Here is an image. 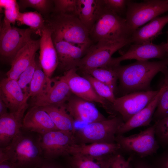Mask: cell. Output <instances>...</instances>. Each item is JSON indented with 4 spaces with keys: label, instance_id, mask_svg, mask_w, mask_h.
Listing matches in <instances>:
<instances>
[{
    "label": "cell",
    "instance_id": "obj_27",
    "mask_svg": "<svg viewBox=\"0 0 168 168\" xmlns=\"http://www.w3.org/2000/svg\"><path fill=\"white\" fill-rule=\"evenodd\" d=\"M54 78L48 77L37 62L36 69L29 88V96L34 98L44 93L51 85Z\"/></svg>",
    "mask_w": 168,
    "mask_h": 168
},
{
    "label": "cell",
    "instance_id": "obj_26",
    "mask_svg": "<svg viewBox=\"0 0 168 168\" xmlns=\"http://www.w3.org/2000/svg\"><path fill=\"white\" fill-rule=\"evenodd\" d=\"M64 105L42 107L49 114L58 130L74 133L76 130L74 126L75 121L67 111Z\"/></svg>",
    "mask_w": 168,
    "mask_h": 168
},
{
    "label": "cell",
    "instance_id": "obj_34",
    "mask_svg": "<svg viewBox=\"0 0 168 168\" xmlns=\"http://www.w3.org/2000/svg\"><path fill=\"white\" fill-rule=\"evenodd\" d=\"M83 76L90 81L95 91L98 96L106 100L110 104L114 102L116 98L114 93L108 85L89 74H83Z\"/></svg>",
    "mask_w": 168,
    "mask_h": 168
},
{
    "label": "cell",
    "instance_id": "obj_32",
    "mask_svg": "<svg viewBox=\"0 0 168 168\" xmlns=\"http://www.w3.org/2000/svg\"><path fill=\"white\" fill-rule=\"evenodd\" d=\"M67 156L68 168H104L100 162L79 154Z\"/></svg>",
    "mask_w": 168,
    "mask_h": 168
},
{
    "label": "cell",
    "instance_id": "obj_22",
    "mask_svg": "<svg viewBox=\"0 0 168 168\" xmlns=\"http://www.w3.org/2000/svg\"><path fill=\"white\" fill-rule=\"evenodd\" d=\"M120 149L119 145L116 142L75 144L69 147L68 153V155L79 154L99 161L109 156L120 152Z\"/></svg>",
    "mask_w": 168,
    "mask_h": 168
},
{
    "label": "cell",
    "instance_id": "obj_18",
    "mask_svg": "<svg viewBox=\"0 0 168 168\" xmlns=\"http://www.w3.org/2000/svg\"><path fill=\"white\" fill-rule=\"evenodd\" d=\"M28 106L26 105L17 111L0 116V148L9 145L21 132L24 113Z\"/></svg>",
    "mask_w": 168,
    "mask_h": 168
},
{
    "label": "cell",
    "instance_id": "obj_2",
    "mask_svg": "<svg viewBox=\"0 0 168 168\" xmlns=\"http://www.w3.org/2000/svg\"><path fill=\"white\" fill-rule=\"evenodd\" d=\"M44 18L53 41L63 40L87 49L93 44L89 30L76 15L52 12Z\"/></svg>",
    "mask_w": 168,
    "mask_h": 168
},
{
    "label": "cell",
    "instance_id": "obj_19",
    "mask_svg": "<svg viewBox=\"0 0 168 168\" xmlns=\"http://www.w3.org/2000/svg\"><path fill=\"white\" fill-rule=\"evenodd\" d=\"M22 128L39 135L58 130L49 114L42 107L37 106H32L24 115Z\"/></svg>",
    "mask_w": 168,
    "mask_h": 168
},
{
    "label": "cell",
    "instance_id": "obj_8",
    "mask_svg": "<svg viewBox=\"0 0 168 168\" xmlns=\"http://www.w3.org/2000/svg\"><path fill=\"white\" fill-rule=\"evenodd\" d=\"M168 11V0H148L140 2L128 0L125 18L133 31Z\"/></svg>",
    "mask_w": 168,
    "mask_h": 168
},
{
    "label": "cell",
    "instance_id": "obj_39",
    "mask_svg": "<svg viewBox=\"0 0 168 168\" xmlns=\"http://www.w3.org/2000/svg\"><path fill=\"white\" fill-rule=\"evenodd\" d=\"M163 149L160 153L150 156L152 168H168V147Z\"/></svg>",
    "mask_w": 168,
    "mask_h": 168
},
{
    "label": "cell",
    "instance_id": "obj_25",
    "mask_svg": "<svg viewBox=\"0 0 168 168\" xmlns=\"http://www.w3.org/2000/svg\"><path fill=\"white\" fill-rule=\"evenodd\" d=\"M103 7V0H77V16L90 31Z\"/></svg>",
    "mask_w": 168,
    "mask_h": 168
},
{
    "label": "cell",
    "instance_id": "obj_30",
    "mask_svg": "<svg viewBox=\"0 0 168 168\" xmlns=\"http://www.w3.org/2000/svg\"><path fill=\"white\" fill-rule=\"evenodd\" d=\"M18 4L20 9L33 8L44 18L49 16L54 10V1L52 0H20Z\"/></svg>",
    "mask_w": 168,
    "mask_h": 168
},
{
    "label": "cell",
    "instance_id": "obj_17",
    "mask_svg": "<svg viewBox=\"0 0 168 168\" xmlns=\"http://www.w3.org/2000/svg\"><path fill=\"white\" fill-rule=\"evenodd\" d=\"M40 40L39 62L45 74L51 78L57 68L58 61L51 32L46 25L42 30Z\"/></svg>",
    "mask_w": 168,
    "mask_h": 168
},
{
    "label": "cell",
    "instance_id": "obj_1",
    "mask_svg": "<svg viewBox=\"0 0 168 168\" xmlns=\"http://www.w3.org/2000/svg\"><path fill=\"white\" fill-rule=\"evenodd\" d=\"M168 66L167 58L159 61H137L128 65L112 68L116 72L120 87L124 95L151 90L150 84L159 72L163 73Z\"/></svg>",
    "mask_w": 168,
    "mask_h": 168
},
{
    "label": "cell",
    "instance_id": "obj_41",
    "mask_svg": "<svg viewBox=\"0 0 168 168\" xmlns=\"http://www.w3.org/2000/svg\"><path fill=\"white\" fill-rule=\"evenodd\" d=\"M131 163L133 168H152L149 162L145 158H141L133 156Z\"/></svg>",
    "mask_w": 168,
    "mask_h": 168
},
{
    "label": "cell",
    "instance_id": "obj_43",
    "mask_svg": "<svg viewBox=\"0 0 168 168\" xmlns=\"http://www.w3.org/2000/svg\"><path fill=\"white\" fill-rule=\"evenodd\" d=\"M8 107L4 102L0 99V116L7 113Z\"/></svg>",
    "mask_w": 168,
    "mask_h": 168
},
{
    "label": "cell",
    "instance_id": "obj_23",
    "mask_svg": "<svg viewBox=\"0 0 168 168\" xmlns=\"http://www.w3.org/2000/svg\"><path fill=\"white\" fill-rule=\"evenodd\" d=\"M40 40H31L17 54L11 63V67L6 73L7 78L17 81L20 76L35 58L40 49Z\"/></svg>",
    "mask_w": 168,
    "mask_h": 168
},
{
    "label": "cell",
    "instance_id": "obj_21",
    "mask_svg": "<svg viewBox=\"0 0 168 168\" xmlns=\"http://www.w3.org/2000/svg\"><path fill=\"white\" fill-rule=\"evenodd\" d=\"M168 87V84L163 83L156 95L149 103L127 122L124 123L118 129L116 135H123L136 128L149 125L152 120L160 98Z\"/></svg>",
    "mask_w": 168,
    "mask_h": 168
},
{
    "label": "cell",
    "instance_id": "obj_37",
    "mask_svg": "<svg viewBox=\"0 0 168 168\" xmlns=\"http://www.w3.org/2000/svg\"><path fill=\"white\" fill-rule=\"evenodd\" d=\"M53 1V13L71 14L77 16V0H54Z\"/></svg>",
    "mask_w": 168,
    "mask_h": 168
},
{
    "label": "cell",
    "instance_id": "obj_35",
    "mask_svg": "<svg viewBox=\"0 0 168 168\" xmlns=\"http://www.w3.org/2000/svg\"><path fill=\"white\" fill-rule=\"evenodd\" d=\"M156 139L160 147H168V115L154 123Z\"/></svg>",
    "mask_w": 168,
    "mask_h": 168
},
{
    "label": "cell",
    "instance_id": "obj_7",
    "mask_svg": "<svg viewBox=\"0 0 168 168\" xmlns=\"http://www.w3.org/2000/svg\"><path fill=\"white\" fill-rule=\"evenodd\" d=\"M158 91H139L124 95L116 98L106 111L112 116L120 117L125 123L146 107Z\"/></svg>",
    "mask_w": 168,
    "mask_h": 168
},
{
    "label": "cell",
    "instance_id": "obj_36",
    "mask_svg": "<svg viewBox=\"0 0 168 168\" xmlns=\"http://www.w3.org/2000/svg\"><path fill=\"white\" fill-rule=\"evenodd\" d=\"M36 63L35 58L30 65L20 75L17 81L25 94L29 96V86L35 72Z\"/></svg>",
    "mask_w": 168,
    "mask_h": 168
},
{
    "label": "cell",
    "instance_id": "obj_33",
    "mask_svg": "<svg viewBox=\"0 0 168 168\" xmlns=\"http://www.w3.org/2000/svg\"><path fill=\"white\" fill-rule=\"evenodd\" d=\"M0 8L4 13L3 20L14 26L20 12L18 2L15 0H0Z\"/></svg>",
    "mask_w": 168,
    "mask_h": 168
},
{
    "label": "cell",
    "instance_id": "obj_15",
    "mask_svg": "<svg viewBox=\"0 0 168 168\" xmlns=\"http://www.w3.org/2000/svg\"><path fill=\"white\" fill-rule=\"evenodd\" d=\"M75 68L64 72L68 84L72 94L83 100L102 105L106 110L110 103L96 93L90 81L77 73Z\"/></svg>",
    "mask_w": 168,
    "mask_h": 168
},
{
    "label": "cell",
    "instance_id": "obj_45",
    "mask_svg": "<svg viewBox=\"0 0 168 168\" xmlns=\"http://www.w3.org/2000/svg\"><path fill=\"white\" fill-rule=\"evenodd\" d=\"M167 34H168V38H167V42L166 43L168 44V31L167 32Z\"/></svg>",
    "mask_w": 168,
    "mask_h": 168
},
{
    "label": "cell",
    "instance_id": "obj_4",
    "mask_svg": "<svg viewBox=\"0 0 168 168\" xmlns=\"http://www.w3.org/2000/svg\"><path fill=\"white\" fill-rule=\"evenodd\" d=\"M133 32L128 25L125 18L109 10L104 5L102 11L89 33L93 43L102 40L131 42Z\"/></svg>",
    "mask_w": 168,
    "mask_h": 168
},
{
    "label": "cell",
    "instance_id": "obj_40",
    "mask_svg": "<svg viewBox=\"0 0 168 168\" xmlns=\"http://www.w3.org/2000/svg\"><path fill=\"white\" fill-rule=\"evenodd\" d=\"M105 7L109 10L119 15L127 8L128 0H103Z\"/></svg>",
    "mask_w": 168,
    "mask_h": 168
},
{
    "label": "cell",
    "instance_id": "obj_13",
    "mask_svg": "<svg viewBox=\"0 0 168 168\" xmlns=\"http://www.w3.org/2000/svg\"><path fill=\"white\" fill-rule=\"evenodd\" d=\"M65 75L54 78L51 86L44 93L32 99V106L43 107L64 105L72 95Z\"/></svg>",
    "mask_w": 168,
    "mask_h": 168
},
{
    "label": "cell",
    "instance_id": "obj_16",
    "mask_svg": "<svg viewBox=\"0 0 168 168\" xmlns=\"http://www.w3.org/2000/svg\"><path fill=\"white\" fill-rule=\"evenodd\" d=\"M53 42L58 58L57 68L64 72L77 68L89 49L79 47L63 40Z\"/></svg>",
    "mask_w": 168,
    "mask_h": 168
},
{
    "label": "cell",
    "instance_id": "obj_38",
    "mask_svg": "<svg viewBox=\"0 0 168 168\" xmlns=\"http://www.w3.org/2000/svg\"><path fill=\"white\" fill-rule=\"evenodd\" d=\"M168 115V88L162 93L153 116L154 123Z\"/></svg>",
    "mask_w": 168,
    "mask_h": 168
},
{
    "label": "cell",
    "instance_id": "obj_29",
    "mask_svg": "<svg viewBox=\"0 0 168 168\" xmlns=\"http://www.w3.org/2000/svg\"><path fill=\"white\" fill-rule=\"evenodd\" d=\"M82 73L83 74H89L108 85L114 93L118 77L113 68L107 67L95 68L86 70Z\"/></svg>",
    "mask_w": 168,
    "mask_h": 168
},
{
    "label": "cell",
    "instance_id": "obj_9",
    "mask_svg": "<svg viewBox=\"0 0 168 168\" xmlns=\"http://www.w3.org/2000/svg\"><path fill=\"white\" fill-rule=\"evenodd\" d=\"M33 33L30 28H18L2 20L0 26L1 58L11 63L20 50L32 40Z\"/></svg>",
    "mask_w": 168,
    "mask_h": 168
},
{
    "label": "cell",
    "instance_id": "obj_12",
    "mask_svg": "<svg viewBox=\"0 0 168 168\" xmlns=\"http://www.w3.org/2000/svg\"><path fill=\"white\" fill-rule=\"evenodd\" d=\"M168 44L162 42L159 44L152 42L142 44H133L121 56L112 57L106 67L113 68L120 65L122 61L128 59L146 61L153 58L161 60L167 58Z\"/></svg>",
    "mask_w": 168,
    "mask_h": 168
},
{
    "label": "cell",
    "instance_id": "obj_14",
    "mask_svg": "<svg viewBox=\"0 0 168 168\" xmlns=\"http://www.w3.org/2000/svg\"><path fill=\"white\" fill-rule=\"evenodd\" d=\"M64 105L67 111L75 121L87 124L107 119L93 102L73 94Z\"/></svg>",
    "mask_w": 168,
    "mask_h": 168
},
{
    "label": "cell",
    "instance_id": "obj_24",
    "mask_svg": "<svg viewBox=\"0 0 168 168\" xmlns=\"http://www.w3.org/2000/svg\"><path fill=\"white\" fill-rule=\"evenodd\" d=\"M168 23V15L157 17L148 24L135 30L131 38V43L142 44L152 42L160 34Z\"/></svg>",
    "mask_w": 168,
    "mask_h": 168
},
{
    "label": "cell",
    "instance_id": "obj_31",
    "mask_svg": "<svg viewBox=\"0 0 168 168\" xmlns=\"http://www.w3.org/2000/svg\"><path fill=\"white\" fill-rule=\"evenodd\" d=\"M133 156L126 159L119 152L109 156L99 161L104 168H133L131 161Z\"/></svg>",
    "mask_w": 168,
    "mask_h": 168
},
{
    "label": "cell",
    "instance_id": "obj_28",
    "mask_svg": "<svg viewBox=\"0 0 168 168\" xmlns=\"http://www.w3.org/2000/svg\"><path fill=\"white\" fill-rule=\"evenodd\" d=\"M18 26L25 25L36 34L41 35L45 26L44 17L37 12H20L16 20Z\"/></svg>",
    "mask_w": 168,
    "mask_h": 168
},
{
    "label": "cell",
    "instance_id": "obj_10",
    "mask_svg": "<svg viewBox=\"0 0 168 168\" xmlns=\"http://www.w3.org/2000/svg\"><path fill=\"white\" fill-rule=\"evenodd\" d=\"M130 44V41L112 42L102 40L93 44L80 62L77 69L83 72L93 68L106 67L114 53Z\"/></svg>",
    "mask_w": 168,
    "mask_h": 168
},
{
    "label": "cell",
    "instance_id": "obj_46",
    "mask_svg": "<svg viewBox=\"0 0 168 168\" xmlns=\"http://www.w3.org/2000/svg\"><path fill=\"white\" fill-rule=\"evenodd\" d=\"M167 58L168 60V51H167Z\"/></svg>",
    "mask_w": 168,
    "mask_h": 168
},
{
    "label": "cell",
    "instance_id": "obj_5",
    "mask_svg": "<svg viewBox=\"0 0 168 168\" xmlns=\"http://www.w3.org/2000/svg\"><path fill=\"white\" fill-rule=\"evenodd\" d=\"M124 123L120 117L115 116L87 124L84 127L76 130L74 133L75 143L116 142L117 132Z\"/></svg>",
    "mask_w": 168,
    "mask_h": 168
},
{
    "label": "cell",
    "instance_id": "obj_6",
    "mask_svg": "<svg viewBox=\"0 0 168 168\" xmlns=\"http://www.w3.org/2000/svg\"><path fill=\"white\" fill-rule=\"evenodd\" d=\"M155 124L139 133L125 136L116 135L115 142L120 146L122 153L141 158L156 154L160 146L156 139Z\"/></svg>",
    "mask_w": 168,
    "mask_h": 168
},
{
    "label": "cell",
    "instance_id": "obj_3",
    "mask_svg": "<svg viewBox=\"0 0 168 168\" xmlns=\"http://www.w3.org/2000/svg\"><path fill=\"white\" fill-rule=\"evenodd\" d=\"M38 141L21 131L7 146L0 148V161L7 160L14 168H37L45 159Z\"/></svg>",
    "mask_w": 168,
    "mask_h": 168
},
{
    "label": "cell",
    "instance_id": "obj_44",
    "mask_svg": "<svg viewBox=\"0 0 168 168\" xmlns=\"http://www.w3.org/2000/svg\"><path fill=\"white\" fill-rule=\"evenodd\" d=\"M0 168H14L12 163L7 160L0 161Z\"/></svg>",
    "mask_w": 168,
    "mask_h": 168
},
{
    "label": "cell",
    "instance_id": "obj_20",
    "mask_svg": "<svg viewBox=\"0 0 168 168\" xmlns=\"http://www.w3.org/2000/svg\"><path fill=\"white\" fill-rule=\"evenodd\" d=\"M29 97L25 94L17 81L4 78L0 83V99L6 105L10 112L18 111L28 105Z\"/></svg>",
    "mask_w": 168,
    "mask_h": 168
},
{
    "label": "cell",
    "instance_id": "obj_11",
    "mask_svg": "<svg viewBox=\"0 0 168 168\" xmlns=\"http://www.w3.org/2000/svg\"><path fill=\"white\" fill-rule=\"evenodd\" d=\"M38 141L43 157L47 160L68 156L69 148L76 144L74 133L60 130L39 135Z\"/></svg>",
    "mask_w": 168,
    "mask_h": 168
},
{
    "label": "cell",
    "instance_id": "obj_42",
    "mask_svg": "<svg viewBox=\"0 0 168 168\" xmlns=\"http://www.w3.org/2000/svg\"><path fill=\"white\" fill-rule=\"evenodd\" d=\"M53 160L45 159L42 164L37 168H68L53 161Z\"/></svg>",
    "mask_w": 168,
    "mask_h": 168
}]
</instances>
